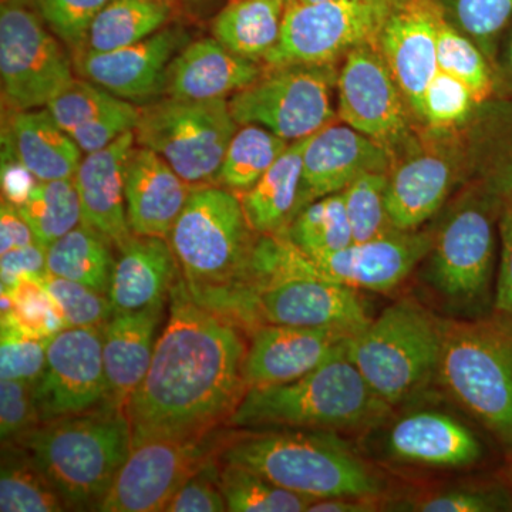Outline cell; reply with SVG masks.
I'll return each mask as SVG.
<instances>
[{
	"label": "cell",
	"mask_w": 512,
	"mask_h": 512,
	"mask_svg": "<svg viewBox=\"0 0 512 512\" xmlns=\"http://www.w3.org/2000/svg\"><path fill=\"white\" fill-rule=\"evenodd\" d=\"M299 3H305V5H311V3L329 2V0H296Z\"/></svg>",
	"instance_id": "680465c9"
},
{
	"label": "cell",
	"mask_w": 512,
	"mask_h": 512,
	"mask_svg": "<svg viewBox=\"0 0 512 512\" xmlns=\"http://www.w3.org/2000/svg\"><path fill=\"white\" fill-rule=\"evenodd\" d=\"M67 510H99L133 448L124 410L107 406L43 421L22 441Z\"/></svg>",
	"instance_id": "277c9868"
},
{
	"label": "cell",
	"mask_w": 512,
	"mask_h": 512,
	"mask_svg": "<svg viewBox=\"0 0 512 512\" xmlns=\"http://www.w3.org/2000/svg\"><path fill=\"white\" fill-rule=\"evenodd\" d=\"M387 183V173H369L342 191L353 242L369 241L396 229L386 207Z\"/></svg>",
	"instance_id": "f35d334b"
},
{
	"label": "cell",
	"mask_w": 512,
	"mask_h": 512,
	"mask_svg": "<svg viewBox=\"0 0 512 512\" xmlns=\"http://www.w3.org/2000/svg\"><path fill=\"white\" fill-rule=\"evenodd\" d=\"M488 194L500 207L512 202V120L504 124L495 138L488 165Z\"/></svg>",
	"instance_id": "f5cc1de1"
},
{
	"label": "cell",
	"mask_w": 512,
	"mask_h": 512,
	"mask_svg": "<svg viewBox=\"0 0 512 512\" xmlns=\"http://www.w3.org/2000/svg\"><path fill=\"white\" fill-rule=\"evenodd\" d=\"M454 165L440 153L416 154L400 164L386 190L393 227L414 231L430 220L447 200L454 183Z\"/></svg>",
	"instance_id": "83f0119b"
},
{
	"label": "cell",
	"mask_w": 512,
	"mask_h": 512,
	"mask_svg": "<svg viewBox=\"0 0 512 512\" xmlns=\"http://www.w3.org/2000/svg\"><path fill=\"white\" fill-rule=\"evenodd\" d=\"M47 249L39 242L28 247L13 249L0 258V279L2 291L15 288L22 279H39L47 274Z\"/></svg>",
	"instance_id": "816d5d0a"
},
{
	"label": "cell",
	"mask_w": 512,
	"mask_h": 512,
	"mask_svg": "<svg viewBox=\"0 0 512 512\" xmlns=\"http://www.w3.org/2000/svg\"><path fill=\"white\" fill-rule=\"evenodd\" d=\"M194 185L146 147L134 148L127 165L128 225L134 235L168 239Z\"/></svg>",
	"instance_id": "7402d4cb"
},
{
	"label": "cell",
	"mask_w": 512,
	"mask_h": 512,
	"mask_svg": "<svg viewBox=\"0 0 512 512\" xmlns=\"http://www.w3.org/2000/svg\"><path fill=\"white\" fill-rule=\"evenodd\" d=\"M168 2H170V0H168Z\"/></svg>",
	"instance_id": "94428289"
},
{
	"label": "cell",
	"mask_w": 512,
	"mask_h": 512,
	"mask_svg": "<svg viewBox=\"0 0 512 512\" xmlns=\"http://www.w3.org/2000/svg\"><path fill=\"white\" fill-rule=\"evenodd\" d=\"M120 97L114 96L99 84L89 80H76L67 84L55 99L47 103L46 109L66 133L89 123L107 110L120 103Z\"/></svg>",
	"instance_id": "ee69618b"
},
{
	"label": "cell",
	"mask_w": 512,
	"mask_h": 512,
	"mask_svg": "<svg viewBox=\"0 0 512 512\" xmlns=\"http://www.w3.org/2000/svg\"><path fill=\"white\" fill-rule=\"evenodd\" d=\"M392 151L348 124L322 128L308 138L303 150L302 210L319 198L342 192L362 175L387 173Z\"/></svg>",
	"instance_id": "d6986e66"
},
{
	"label": "cell",
	"mask_w": 512,
	"mask_h": 512,
	"mask_svg": "<svg viewBox=\"0 0 512 512\" xmlns=\"http://www.w3.org/2000/svg\"><path fill=\"white\" fill-rule=\"evenodd\" d=\"M285 235L311 258L332 254L353 244L352 227L342 192L326 195L306 205Z\"/></svg>",
	"instance_id": "d590c367"
},
{
	"label": "cell",
	"mask_w": 512,
	"mask_h": 512,
	"mask_svg": "<svg viewBox=\"0 0 512 512\" xmlns=\"http://www.w3.org/2000/svg\"><path fill=\"white\" fill-rule=\"evenodd\" d=\"M141 110L131 101L121 100L116 107L107 110L89 123L74 128L69 136L84 154L96 153L110 146L127 131L136 130Z\"/></svg>",
	"instance_id": "681fc988"
},
{
	"label": "cell",
	"mask_w": 512,
	"mask_h": 512,
	"mask_svg": "<svg viewBox=\"0 0 512 512\" xmlns=\"http://www.w3.org/2000/svg\"><path fill=\"white\" fill-rule=\"evenodd\" d=\"M171 12L168 0H110L93 20L83 52H113L143 42L164 29Z\"/></svg>",
	"instance_id": "1f68e13d"
},
{
	"label": "cell",
	"mask_w": 512,
	"mask_h": 512,
	"mask_svg": "<svg viewBox=\"0 0 512 512\" xmlns=\"http://www.w3.org/2000/svg\"><path fill=\"white\" fill-rule=\"evenodd\" d=\"M458 29L487 57H493L497 39L512 19V0H453Z\"/></svg>",
	"instance_id": "f6af8a7d"
},
{
	"label": "cell",
	"mask_w": 512,
	"mask_h": 512,
	"mask_svg": "<svg viewBox=\"0 0 512 512\" xmlns=\"http://www.w3.org/2000/svg\"><path fill=\"white\" fill-rule=\"evenodd\" d=\"M36 241L46 249L83 221L74 178L37 181L22 204L16 205Z\"/></svg>",
	"instance_id": "e575fe53"
},
{
	"label": "cell",
	"mask_w": 512,
	"mask_h": 512,
	"mask_svg": "<svg viewBox=\"0 0 512 512\" xmlns=\"http://www.w3.org/2000/svg\"><path fill=\"white\" fill-rule=\"evenodd\" d=\"M237 127L225 99L165 97L141 110L136 140L194 187L218 185L222 161Z\"/></svg>",
	"instance_id": "ba28073f"
},
{
	"label": "cell",
	"mask_w": 512,
	"mask_h": 512,
	"mask_svg": "<svg viewBox=\"0 0 512 512\" xmlns=\"http://www.w3.org/2000/svg\"><path fill=\"white\" fill-rule=\"evenodd\" d=\"M164 305L116 313L103 326V363L110 403L126 409L128 400L147 375Z\"/></svg>",
	"instance_id": "484cf974"
},
{
	"label": "cell",
	"mask_w": 512,
	"mask_h": 512,
	"mask_svg": "<svg viewBox=\"0 0 512 512\" xmlns=\"http://www.w3.org/2000/svg\"><path fill=\"white\" fill-rule=\"evenodd\" d=\"M289 0H231L212 23V35L232 52L264 60L281 39Z\"/></svg>",
	"instance_id": "f546056e"
},
{
	"label": "cell",
	"mask_w": 512,
	"mask_h": 512,
	"mask_svg": "<svg viewBox=\"0 0 512 512\" xmlns=\"http://www.w3.org/2000/svg\"><path fill=\"white\" fill-rule=\"evenodd\" d=\"M483 50L468 36L447 22L440 13L437 30V59L441 72L451 74L466 84L481 103L490 97L494 89L493 73Z\"/></svg>",
	"instance_id": "74e56055"
},
{
	"label": "cell",
	"mask_w": 512,
	"mask_h": 512,
	"mask_svg": "<svg viewBox=\"0 0 512 512\" xmlns=\"http://www.w3.org/2000/svg\"><path fill=\"white\" fill-rule=\"evenodd\" d=\"M35 384L22 380L0 382V437L2 444H19L42 424Z\"/></svg>",
	"instance_id": "7dc6e473"
},
{
	"label": "cell",
	"mask_w": 512,
	"mask_h": 512,
	"mask_svg": "<svg viewBox=\"0 0 512 512\" xmlns=\"http://www.w3.org/2000/svg\"><path fill=\"white\" fill-rule=\"evenodd\" d=\"M6 134L13 157L36 181L73 178L82 163L83 151L46 107L10 111Z\"/></svg>",
	"instance_id": "4316f807"
},
{
	"label": "cell",
	"mask_w": 512,
	"mask_h": 512,
	"mask_svg": "<svg viewBox=\"0 0 512 512\" xmlns=\"http://www.w3.org/2000/svg\"><path fill=\"white\" fill-rule=\"evenodd\" d=\"M471 200L434 235L426 282L448 306L478 311L490 302L495 262L491 201Z\"/></svg>",
	"instance_id": "7c38bea8"
},
{
	"label": "cell",
	"mask_w": 512,
	"mask_h": 512,
	"mask_svg": "<svg viewBox=\"0 0 512 512\" xmlns=\"http://www.w3.org/2000/svg\"><path fill=\"white\" fill-rule=\"evenodd\" d=\"M220 484L228 511L301 512L308 511L316 500L276 485L238 464L222 463Z\"/></svg>",
	"instance_id": "8d00e7d4"
},
{
	"label": "cell",
	"mask_w": 512,
	"mask_h": 512,
	"mask_svg": "<svg viewBox=\"0 0 512 512\" xmlns=\"http://www.w3.org/2000/svg\"><path fill=\"white\" fill-rule=\"evenodd\" d=\"M185 2L195 3V5H200V3L208 2V0H185Z\"/></svg>",
	"instance_id": "91938a15"
},
{
	"label": "cell",
	"mask_w": 512,
	"mask_h": 512,
	"mask_svg": "<svg viewBox=\"0 0 512 512\" xmlns=\"http://www.w3.org/2000/svg\"><path fill=\"white\" fill-rule=\"evenodd\" d=\"M476 103V97L466 84L439 70L424 94L420 117L430 127L443 130L466 120Z\"/></svg>",
	"instance_id": "bcb514c9"
},
{
	"label": "cell",
	"mask_w": 512,
	"mask_h": 512,
	"mask_svg": "<svg viewBox=\"0 0 512 512\" xmlns=\"http://www.w3.org/2000/svg\"><path fill=\"white\" fill-rule=\"evenodd\" d=\"M2 292L10 298V309L2 316H9L28 335L50 339L66 329L62 313L37 279H22L15 288Z\"/></svg>",
	"instance_id": "60d3db41"
},
{
	"label": "cell",
	"mask_w": 512,
	"mask_h": 512,
	"mask_svg": "<svg viewBox=\"0 0 512 512\" xmlns=\"http://www.w3.org/2000/svg\"><path fill=\"white\" fill-rule=\"evenodd\" d=\"M37 242L28 221L13 202L2 198L0 205V255Z\"/></svg>",
	"instance_id": "11a10c76"
},
{
	"label": "cell",
	"mask_w": 512,
	"mask_h": 512,
	"mask_svg": "<svg viewBox=\"0 0 512 512\" xmlns=\"http://www.w3.org/2000/svg\"><path fill=\"white\" fill-rule=\"evenodd\" d=\"M229 437L218 429L202 436L136 444L97 511H165L188 478L208 461L221 457Z\"/></svg>",
	"instance_id": "4fadbf2b"
},
{
	"label": "cell",
	"mask_w": 512,
	"mask_h": 512,
	"mask_svg": "<svg viewBox=\"0 0 512 512\" xmlns=\"http://www.w3.org/2000/svg\"><path fill=\"white\" fill-rule=\"evenodd\" d=\"M67 507L22 444H2L0 511L59 512Z\"/></svg>",
	"instance_id": "d6a6232c"
},
{
	"label": "cell",
	"mask_w": 512,
	"mask_h": 512,
	"mask_svg": "<svg viewBox=\"0 0 512 512\" xmlns=\"http://www.w3.org/2000/svg\"><path fill=\"white\" fill-rule=\"evenodd\" d=\"M392 407L349 357L348 340L322 365L291 383L251 387L228 427L242 430H348L372 427Z\"/></svg>",
	"instance_id": "7a4b0ae2"
},
{
	"label": "cell",
	"mask_w": 512,
	"mask_h": 512,
	"mask_svg": "<svg viewBox=\"0 0 512 512\" xmlns=\"http://www.w3.org/2000/svg\"><path fill=\"white\" fill-rule=\"evenodd\" d=\"M440 6L434 0H399L384 23L379 42L394 79L416 114L439 73L437 30Z\"/></svg>",
	"instance_id": "2e32d148"
},
{
	"label": "cell",
	"mask_w": 512,
	"mask_h": 512,
	"mask_svg": "<svg viewBox=\"0 0 512 512\" xmlns=\"http://www.w3.org/2000/svg\"><path fill=\"white\" fill-rule=\"evenodd\" d=\"M372 46L356 47L346 55L336 86L338 116L393 150L410 134L407 100L382 52Z\"/></svg>",
	"instance_id": "9a60e30c"
},
{
	"label": "cell",
	"mask_w": 512,
	"mask_h": 512,
	"mask_svg": "<svg viewBox=\"0 0 512 512\" xmlns=\"http://www.w3.org/2000/svg\"><path fill=\"white\" fill-rule=\"evenodd\" d=\"M262 67L229 50L215 37L197 40L175 55L165 73L167 97L181 100L225 99L251 86Z\"/></svg>",
	"instance_id": "603a6c76"
},
{
	"label": "cell",
	"mask_w": 512,
	"mask_h": 512,
	"mask_svg": "<svg viewBox=\"0 0 512 512\" xmlns=\"http://www.w3.org/2000/svg\"><path fill=\"white\" fill-rule=\"evenodd\" d=\"M501 255L495 286V311L512 316V202L501 205Z\"/></svg>",
	"instance_id": "db71d44e"
},
{
	"label": "cell",
	"mask_w": 512,
	"mask_h": 512,
	"mask_svg": "<svg viewBox=\"0 0 512 512\" xmlns=\"http://www.w3.org/2000/svg\"><path fill=\"white\" fill-rule=\"evenodd\" d=\"M229 437L222 463L247 467L306 497H379L383 481L333 431L264 430Z\"/></svg>",
	"instance_id": "3957f363"
},
{
	"label": "cell",
	"mask_w": 512,
	"mask_h": 512,
	"mask_svg": "<svg viewBox=\"0 0 512 512\" xmlns=\"http://www.w3.org/2000/svg\"><path fill=\"white\" fill-rule=\"evenodd\" d=\"M350 338L339 329L262 325L251 332L244 379L251 387L291 383L328 360Z\"/></svg>",
	"instance_id": "ffe728a7"
},
{
	"label": "cell",
	"mask_w": 512,
	"mask_h": 512,
	"mask_svg": "<svg viewBox=\"0 0 512 512\" xmlns=\"http://www.w3.org/2000/svg\"><path fill=\"white\" fill-rule=\"evenodd\" d=\"M221 457L208 461L200 471L188 478L165 507L167 512H221L228 511L222 494Z\"/></svg>",
	"instance_id": "c3c4849f"
},
{
	"label": "cell",
	"mask_w": 512,
	"mask_h": 512,
	"mask_svg": "<svg viewBox=\"0 0 512 512\" xmlns=\"http://www.w3.org/2000/svg\"><path fill=\"white\" fill-rule=\"evenodd\" d=\"M49 29L73 57L86 46L93 20L110 0H32Z\"/></svg>",
	"instance_id": "7bdbcfd3"
},
{
	"label": "cell",
	"mask_w": 512,
	"mask_h": 512,
	"mask_svg": "<svg viewBox=\"0 0 512 512\" xmlns=\"http://www.w3.org/2000/svg\"><path fill=\"white\" fill-rule=\"evenodd\" d=\"M308 138L293 141L261 180L239 195L256 235H285L302 211L303 150Z\"/></svg>",
	"instance_id": "f1b7e54d"
},
{
	"label": "cell",
	"mask_w": 512,
	"mask_h": 512,
	"mask_svg": "<svg viewBox=\"0 0 512 512\" xmlns=\"http://www.w3.org/2000/svg\"><path fill=\"white\" fill-rule=\"evenodd\" d=\"M37 12L32 0H2L0 80L3 106L10 111L40 109L73 77L72 59Z\"/></svg>",
	"instance_id": "9c48e42d"
},
{
	"label": "cell",
	"mask_w": 512,
	"mask_h": 512,
	"mask_svg": "<svg viewBox=\"0 0 512 512\" xmlns=\"http://www.w3.org/2000/svg\"><path fill=\"white\" fill-rule=\"evenodd\" d=\"M434 235L393 229L382 237L353 242L332 254L309 258L322 274L353 289L387 292L402 284L429 256Z\"/></svg>",
	"instance_id": "e0dca14e"
},
{
	"label": "cell",
	"mask_w": 512,
	"mask_h": 512,
	"mask_svg": "<svg viewBox=\"0 0 512 512\" xmlns=\"http://www.w3.org/2000/svg\"><path fill=\"white\" fill-rule=\"evenodd\" d=\"M377 497L320 498L309 505L312 512H369L375 511Z\"/></svg>",
	"instance_id": "9f6ffc18"
},
{
	"label": "cell",
	"mask_w": 512,
	"mask_h": 512,
	"mask_svg": "<svg viewBox=\"0 0 512 512\" xmlns=\"http://www.w3.org/2000/svg\"><path fill=\"white\" fill-rule=\"evenodd\" d=\"M399 0H289L281 39L262 62L271 67L332 64L356 47L375 45Z\"/></svg>",
	"instance_id": "8fae6325"
},
{
	"label": "cell",
	"mask_w": 512,
	"mask_h": 512,
	"mask_svg": "<svg viewBox=\"0 0 512 512\" xmlns=\"http://www.w3.org/2000/svg\"><path fill=\"white\" fill-rule=\"evenodd\" d=\"M0 335V379L36 383L45 370L52 338L28 335L9 316H2Z\"/></svg>",
	"instance_id": "b9f144b4"
},
{
	"label": "cell",
	"mask_w": 512,
	"mask_h": 512,
	"mask_svg": "<svg viewBox=\"0 0 512 512\" xmlns=\"http://www.w3.org/2000/svg\"><path fill=\"white\" fill-rule=\"evenodd\" d=\"M241 198L221 185L194 187L171 231L170 242L190 291L237 282L256 239Z\"/></svg>",
	"instance_id": "52a82bcc"
},
{
	"label": "cell",
	"mask_w": 512,
	"mask_h": 512,
	"mask_svg": "<svg viewBox=\"0 0 512 512\" xmlns=\"http://www.w3.org/2000/svg\"><path fill=\"white\" fill-rule=\"evenodd\" d=\"M402 511L490 512L503 510L507 503L497 494L474 488H454L400 505Z\"/></svg>",
	"instance_id": "f907efd6"
},
{
	"label": "cell",
	"mask_w": 512,
	"mask_h": 512,
	"mask_svg": "<svg viewBox=\"0 0 512 512\" xmlns=\"http://www.w3.org/2000/svg\"><path fill=\"white\" fill-rule=\"evenodd\" d=\"M185 33L167 28L143 42L113 52H83L73 57L83 79L99 84L120 99L137 103L150 100L164 90L165 73L184 47Z\"/></svg>",
	"instance_id": "ac0fdd59"
},
{
	"label": "cell",
	"mask_w": 512,
	"mask_h": 512,
	"mask_svg": "<svg viewBox=\"0 0 512 512\" xmlns=\"http://www.w3.org/2000/svg\"><path fill=\"white\" fill-rule=\"evenodd\" d=\"M390 456L402 463L436 468L474 466L483 446L473 430L446 413L421 410L393 424L386 437Z\"/></svg>",
	"instance_id": "cb8c5ba5"
},
{
	"label": "cell",
	"mask_w": 512,
	"mask_h": 512,
	"mask_svg": "<svg viewBox=\"0 0 512 512\" xmlns=\"http://www.w3.org/2000/svg\"><path fill=\"white\" fill-rule=\"evenodd\" d=\"M62 313L67 328H100L114 315L109 296L52 274L37 279Z\"/></svg>",
	"instance_id": "ab89813d"
},
{
	"label": "cell",
	"mask_w": 512,
	"mask_h": 512,
	"mask_svg": "<svg viewBox=\"0 0 512 512\" xmlns=\"http://www.w3.org/2000/svg\"><path fill=\"white\" fill-rule=\"evenodd\" d=\"M338 73L332 64L272 67L228 101L238 126L258 124L293 143L336 120L333 92Z\"/></svg>",
	"instance_id": "30bf717a"
},
{
	"label": "cell",
	"mask_w": 512,
	"mask_h": 512,
	"mask_svg": "<svg viewBox=\"0 0 512 512\" xmlns=\"http://www.w3.org/2000/svg\"><path fill=\"white\" fill-rule=\"evenodd\" d=\"M136 143V130L127 131L103 150L86 154L73 177L83 222L117 251L134 235L127 218L126 177Z\"/></svg>",
	"instance_id": "44dd1931"
},
{
	"label": "cell",
	"mask_w": 512,
	"mask_h": 512,
	"mask_svg": "<svg viewBox=\"0 0 512 512\" xmlns=\"http://www.w3.org/2000/svg\"><path fill=\"white\" fill-rule=\"evenodd\" d=\"M443 320L407 298L348 339L350 359L387 406L413 399L437 377Z\"/></svg>",
	"instance_id": "8992f818"
},
{
	"label": "cell",
	"mask_w": 512,
	"mask_h": 512,
	"mask_svg": "<svg viewBox=\"0 0 512 512\" xmlns=\"http://www.w3.org/2000/svg\"><path fill=\"white\" fill-rule=\"evenodd\" d=\"M111 247L103 235L82 221L47 248V272L109 296L116 266Z\"/></svg>",
	"instance_id": "4dcf8cb0"
},
{
	"label": "cell",
	"mask_w": 512,
	"mask_h": 512,
	"mask_svg": "<svg viewBox=\"0 0 512 512\" xmlns=\"http://www.w3.org/2000/svg\"><path fill=\"white\" fill-rule=\"evenodd\" d=\"M291 146L268 128L247 124L235 131L222 161L218 185L241 195L252 187Z\"/></svg>",
	"instance_id": "836d02e7"
},
{
	"label": "cell",
	"mask_w": 512,
	"mask_h": 512,
	"mask_svg": "<svg viewBox=\"0 0 512 512\" xmlns=\"http://www.w3.org/2000/svg\"><path fill=\"white\" fill-rule=\"evenodd\" d=\"M503 70L505 79H507L508 84L512 87V33L504 53Z\"/></svg>",
	"instance_id": "6f0895ef"
},
{
	"label": "cell",
	"mask_w": 512,
	"mask_h": 512,
	"mask_svg": "<svg viewBox=\"0 0 512 512\" xmlns=\"http://www.w3.org/2000/svg\"><path fill=\"white\" fill-rule=\"evenodd\" d=\"M35 397L42 423L111 404L103 363V326L67 328L53 336Z\"/></svg>",
	"instance_id": "5bb4252c"
},
{
	"label": "cell",
	"mask_w": 512,
	"mask_h": 512,
	"mask_svg": "<svg viewBox=\"0 0 512 512\" xmlns=\"http://www.w3.org/2000/svg\"><path fill=\"white\" fill-rule=\"evenodd\" d=\"M119 252L109 291L114 315L170 301L181 271L168 239L133 235Z\"/></svg>",
	"instance_id": "d4e9b609"
},
{
	"label": "cell",
	"mask_w": 512,
	"mask_h": 512,
	"mask_svg": "<svg viewBox=\"0 0 512 512\" xmlns=\"http://www.w3.org/2000/svg\"><path fill=\"white\" fill-rule=\"evenodd\" d=\"M437 379L512 451V316L443 320Z\"/></svg>",
	"instance_id": "5b68a950"
},
{
	"label": "cell",
	"mask_w": 512,
	"mask_h": 512,
	"mask_svg": "<svg viewBox=\"0 0 512 512\" xmlns=\"http://www.w3.org/2000/svg\"><path fill=\"white\" fill-rule=\"evenodd\" d=\"M147 375L128 400L133 446L228 426L247 392L245 330L192 298L181 276Z\"/></svg>",
	"instance_id": "6da1fadb"
}]
</instances>
